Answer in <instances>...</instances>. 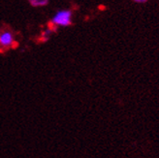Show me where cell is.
<instances>
[{"mask_svg":"<svg viewBox=\"0 0 159 158\" xmlns=\"http://www.w3.org/2000/svg\"><path fill=\"white\" fill-rule=\"evenodd\" d=\"M52 33V28L45 29L43 32L41 33V36H40V40L43 41V42H46L47 40H49V38H50Z\"/></svg>","mask_w":159,"mask_h":158,"instance_id":"obj_4","label":"cell"},{"mask_svg":"<svg viewBox=\"0 0 159 158\" xmlns=\"http://www.w3.org/2000/svg\"><path fill=\"white\" fill-rule=\"evenodd\" d=\"M132 1L136 2V3H146L148 0H132Z\"/></svg>","mask_w":159,"mask_h":158,"instance_id":"obj_5","label":"cell"},{"mask_svg":"<svg viewBox=\"0 0 159 158\" xmlns=\"http://www.w3.org/2000/svg\"><path fill=\"white\" fill-rule=\"evenodd\" d=\"M29 4L32 7H45L49 4L50 0H28Z\"/></svg>","mask_w":159,"mask_h":158,"instance_id":"obj_3","label":"cell"},{"mask_svg":"<svg viewBox=\"0 0 159 158\" xmlns=\"http://www.w3.org/2000/svg\"><path fill=\"white\" fill-rule=\"evenodd\" d=\"M72 17L73 14L70 10H60L55 13V15L52 19V26L57 27H65L69 26L72 23Z\"/></svg>","mask_w":159,"mask_h":158,"instance_id":"obj_1","label":"cell"},{"mask_svg":"<svg viewBox=\"0 0 159 158\" xmlns=\"http://www.w3.org/2000/svg\"><path fill=\"white\" fill-rule=\"evenodd\" d=\"M14 44V36L10 31H3L0 33V47L8 49Z\"/></svg>","mask_w":159,"mask_h":158,"instance_id":"obj_2","label":"cell"}]
</instances>
